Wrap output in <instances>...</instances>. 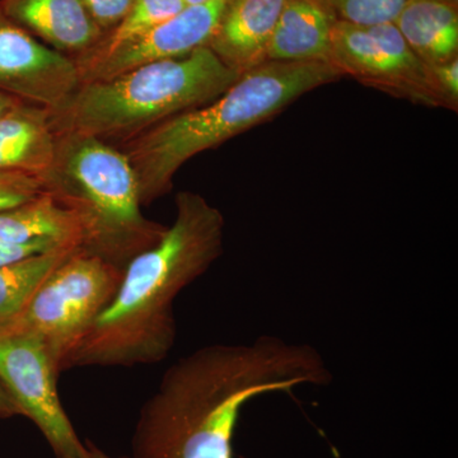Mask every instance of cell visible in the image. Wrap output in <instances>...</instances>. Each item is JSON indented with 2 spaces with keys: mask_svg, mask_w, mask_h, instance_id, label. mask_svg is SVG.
I'll return each instance as SVG.
<instances>
[{
  "mask_svg": "<svg viewBox=\"0 0 458 458\" xmlns=\"http://www.w3.org/2000/svg\"><path fill=\"white\" fill-rule=\"evenodd\" d=\"M333 376L309 344L260 336L203 346L172 364L140 410L131 458H234L241 412L261 394L327 386Z\"/></svg>",
  "mask_w": 458,
  "mask_h": 458,
  "instance_id": "6da1fadb",
  "label": "cell"
},
{
  "mask_svg": "<svg viewBox=\"0 0 458 458\" xmlns=\"http://www.w3.org/2000/svg\"><path fill=\"white\" fill-rule=\"evenodd\" d=\"M176 216L152 249L123 270L122 284L63 372L80 367H134L167 358L177 327L174 302L221 258L225 216L200 194L181 191Z\"/></svg>",
  "mask_w": 458,
  "mask_h": 458,
  "instance_id": "7a4b0ae2",
  "label": "cell"
},
{
  "mask_svg": "<svg viewBox=\"0 0 458 458\" xmlns=\"http://www.w3.org/2000/svg\"><path fill=\"white\" fill-rule=\"evenodd\" d=\"M344 74L325 62H267L246 72L218 98L172 116L116 146L128 157L141 205L167 195L192 157L273 119L295 99Z\"/></svg>",
  "mask_w": 458,
  "mask_h": 458,
  "instance_id": "3957f363",
  "label": "cell"
},
{
  "mask_svg": "<svg viewBox=\"0 0 458 458\" xmlns=\"http://www.w3.org/2000/svg\"><path fill=\"white\" fill-rule=\"evenodd\" d=\"M240 77L209 47H200L81 84L65 104L50 110V123L55 134L78 132L116 147L172 116L209 104Z\"/></svg>",
  "mask_w": 458,
  "mask_h": 458,
  "instance_id": "277c9868",
  "label": "cell"
},
{
  "mask_svg": "<svg viewBox=\"0 0 458 458\" xmlns=\"http://www.w3.org/2000/svg\"><path fill=\"white\" fill-rule=\"evenodd\" d=\"M40 179L44 192L80 219L82 249L122 269L158 243L167 228L141 212L140 185L128 157L98 138L56 134L55 155Z\"/></svg>",
  "mask_w": 458,
  "mask_h": 458,
  "instance_id": "5b68a950",
  "label": "cell"
},
{
  "mask_svg": "<svg viewBox=\"0 0 458 458\" xmlns=\"http://www.w3.org/2000/svg\"><path fill=\"white\" fill-rule=\"evenodd\" d=\"M123 270L78 247L51 271L25 310L0 334L40 340L59 373L122 284Z\"/></svg>",
  "mask_w": 458,
  "mask_h": 458,
  "instance_id": "8992f818",
  "label": "cell"
},
{
  "mask_svg": "<svg viewBox=\"0 0 458 458\" xmlns=\"http://www.w3.org/2000/svg\"><path fill=\"white\" fill-rule=\"evenodd\" d=\"M331 64L344 77L426 107L445 108L426 63L394 22L360 26L337 21L331 35Z\"/></svg>",
  "mask_w": 458,
  "mask_h": 458,
  "instance_id": "52a82bcc",
  "label": "cell"
},
{
  "mask_svg": "<svg viewBox=\"0 0 458 458\" xmlns=\"http://www.w3.org/2000/svg\"><path fill=\"white\" fill-rule=\"evenodd\" d=\"M57 370L47 346L25 334H0V384L21 415L35 424L56 458H86L57 393Z\"/></svg>",
  "mask_w": 458,
  "mask_h": 458,
  "instance_id": "ba28073f",
  "label": "cell"
},
{
  "mask_svg": "<svg viewBox=\"0 0 458 458\" xmlns=\"http://www.w3.org/2000/svg\"><path fill=\"white\" fill-rule=\"evenodd\" d=\"M81 86L73 60L42 44L0 11V90L55 110Z\"/></svg>",
  "mask_w": 458,
  "mask_h": 458,
  "instance_id": "9c48e42d",
  "label": "cell"
},
{
  "mask_svg": "<svg viewBox=\"0 0 458 458\" xmlns=\"http://www.w3.org/2000/svg\"><path fill=\"white\" fill-rule=\"evenodd\" d=\"M227 0L185 7L176 16L78 69L81 84L108 80L138 66L189 55L208 47Z\"/></svg>",
  "mask_w": 458,
  "mask_h": 458,
  "instance_id": "30bf717a",
  "label": "cell"
},
{
  "mask_svg": "<svg viewBox=\"0 0 458 458\" xmlns=\"http://www.w3.org/2000/svg\"><path fill=\"white\" fill-rule=\"evenodd\" d=\"M283 4L284 0H227L208 47L240 75L269 62Z\"/></svg>",
  "mask_w": 458,
  "mask_h": 458,
  "instance_id": "8fae6325",
  "label": "cell"
},
{
  "mask_svg": "<svg viewBox=\"0 0 458 458\" xmlns=\"http://www.w3.org/2000/svg\"><path fill=\"white\" fill-rule=\"evenodd\" d=\"M0 11L73 62L87 55L104 36L81 0H0Z\"/></svg>",
  "mask_w": 458,
  "mask_h": 458,
  "instance_id": "7c38bea8",
  "label": "cell"
},
{
  "mask_svg": "<svg viewBox=\"0 0 458 458\" xmlns=\"http://www.w3.org/2000/svg\"><path fill=\"white\" fill-rule=\"evenodd\" d=\"M336 22L327 0H284L267 60L331 64V35Z\"/></svg>",
  "mask_w": 458,
  "mask_h": 458,
  "instance_id": "4fadbf2b",
  "label": "cell"
},
{
  "mask_svg": "<svg viewBox=\"0 0 458 458\" xmlns=\"http://www.w3.org/2000/svg\"><path fill=\"white\" fill-rule=\"evenodd\" d=\"M55 147L47 108L22 102L0 117V172L40 177L50 167Z\"/></svg>",
  "mask_w": 458,
  "mask_h": 458,
  "instance_id": "5bb4252c",
  "label": "cell"
},
{
  "mask_svg": "<svg viewBox=\"0 0 458 458\" xmlns=\"http://www.w3.org/2000/svg\"><path fill=\"white\" fill-rule=\"evenodd\" d=\"M394 23L427 65L458 57V4L448 0H409Z\"/></svg>",
  "mask_w": 458,
  "mask_h": 458,
  "instance_id": "9a60e30c",
  "label": "cell"
},
{
  "mask_svg": "<svg viewBox=\"0 0 458 458\" xmlns=\"http://www.w3.org/2000/svg\"><path fill=\"white\" fill-rule=\"evenodd\" d=\"M35 242L82 247L80 219L73 210L47 192L29 203L0 212L2 245Z\"/></svg>",
  "mask_w": 458,
  "mask_h": 458,
  "instance_id": "2e32d148",
  "label": "cell"
},
{
  "mask_svg": "<svg viewBox=\"0 0 458 458\" xmlns=\"http://www.w3.org/2000/svg\"><path fill=\"white\" fill-rule=\"evenodd\" d=\"M78 247H60L0 265V328L25 310L51 271Z\"/></svg>",
  "mask_w": 458,
  "mask_h": 458,
  "instance_id": "e0dca14e",
  "label": "cell"
},
{
  "mask_svg": "<svg viewBox=\"0 0 458 458\" xmlns=\"http://www.w3.org/2000/svg\"><path fill=\"white\" fill-rule=\"evenodd\" d=\"M185 7L183 0H135L122 23L107 35L102 36L98 44L87 55L74 62L75 65L80 69L98 62L125 42L176 16Z\"/></svg>",
  "mask_w": 458,
  "mask_h": 458,
  "instance_id": "ac0fdd59",
  "label": "cell"
},
{
  "mask_svg": "<svg viewBox=\"0 0 458 458\" xmlns=\"http://www.w3.org/2000/svg\"><path fill=\"white\" fill-rule=\"evenodd\" d=\"M337 21L372 26L394 22L409 0H327Z\"/></svg>",
  "mask_w": 458,
  "mask_h": 458,
  "instance_id": "d6986e66",
  "label": "cell"
},
{
  "mask_svg": "<svg viewBox=\"0 0 458 458\" xmlns=\"http://www.w3.org/2000/svg\"><path fill=\"white\" fill-rule=\"evenodd\" d=\"M45 194L41 179L25 172H0V212Z\"/></svg>",
  "mask_w": 458,
  "mask_h": 458,
  "instance_id": "ffe728a7",
  "label": "cell"
},
{
  "mask_svg": "<svg viewBox=\"0 0 458 458\" xmlns=\"http://www.w3.org/2000/svg\"><path fill=\"white\" fill-rule=\"evenodd\" d=\"M99 31L107 35L122 23L135 0H81Z\"/></svg>",
  "mask_w": 458,
  "mask_h": 458,
  "instance_id": "44dd1931",
  "label": "cell"
},
{
  "mask_svg": "<svg viewBox=\"0 0 458 458\" xmlns=\"http://www.w3.org/2000/svg\"><path fill=\"white\" fill-rule=\"evenodd\" d=\"M434 89L441 98L445 108L458 110V57L442 64L428 65Z\"/></svg>",
  "mask_w": 458,
  "mask_h": 458,
  "instance_id": "7402d4cb",
  "label": "cell"
},
{
  "mask_svg": "<svg viewBox=\"0 0 458 458\" xmlns=\"http://www.w3.org/2000/svg\"><path fill=\"white\" fill-rule=\"evenodd\" d=\"M60 247H78L60 245L54 242H35L27 245H2L0 243V265L9 264L29 258V256L40 254V252L50 251V250L60 249Z\"/></svg>",
  "mask_w": 458,
  "mask_h": 458,
  "instance_id": "603a6c76",
  "label": "cell"
},
{
  "mask_svg": "<svg viewBox=\"0 0 458 458\" xmlns=\"http://www.w3.org/2000/svg\"><path fill=\"white\" fill-rule=\"evenodd\" d=\"M14 417H22V415L14 401L11 399L5 388L0 384V419Z\"/></svg>",
  "mask_w": 458,
  "mask_h": 458,
  "instance_id": "cb8c5ba5",
  "label": "cell"
},
{
  "mask_svg": "<svg viewBox=\"0 0 458 458\" xmlns=\"http://www.w3.org/2000/svg\"><path fill=\"white\" fill-rule=\"evenodd\" d=\"M20 104H22V101L0 90V117L4 116L5 114L13 110Z\"/></svg>",
  "mask_w": 458,
  "mask_h": 458,
  "instance_id": "d4e9b609",
  "label": "cell"
},
{
  "mask_svg": "<svg viewBox=\"0 0 458 458\" xmlns=\"http://www.w3.org/2000/svg\"><path fill=\"white\" fill-rule=\"evenodd\" d=\"M86 458H131L110 456V454H107L106 452L102 451L101 448H98V445H95V443L90 441L86 442Z\"/></svg>",
  "mask_w": 458,
  "mask_h": 458,
  "instance_id": "484cf974",
  "label": "cell"
},
{
  "mask_svg": "<svg viewBox=\"0 0 458 458\" xmlns=\"http://www.w3.org/2000/svg\"><path fill=\"white\" fill-rule=\"evenodd\" d=\"M186 7H191V5L205 4V3L213 2V0H183Z\"/></svg>",
  "mask_w": 458,
  "mask_h": 458,
  "instance_id": "4316f807",
  "label": "cell"
},
{
  "mask_svg": "<svg viewBox=\"0 0 458 458\" xmlns=\"http://www.w3.org/2000/svg\"><path fill=\"white\" fill-rule=\"evenodd\" d=\"M448 2L454 3V4H458V0H448Z\"/></svg>",
  "mask_w": 458,
  "mask_h": 458,
  "instance_id": "83f0119b",
  "label": "cell"
}]
</instances>
